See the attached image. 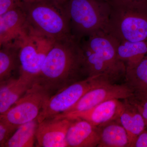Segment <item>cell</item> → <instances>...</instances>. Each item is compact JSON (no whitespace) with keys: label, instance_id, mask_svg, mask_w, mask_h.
I'll list each match as a JSON object with an SVG mask.
<instances>
[{"label":"cell","instance_id":"obj_1","mask_svg":"<svg viewBox=\"0 0 147 147\" xmlns=\"http://www.w3.org/2000/svg\"><path fill=\"white\" fill-rule=\"evenodd\" d=\"M87 78L81 40L71 35L56 40L34 82L53 94Z\"/></svg>","mask_w":147,"mask_h":147},{"label":"cell","instance_id":"obj_2","mask_svg":"<svg viewBox=\"0 0 147 147\" xmlns=\"http://www.w3.org/2000/svg\"><path fill=\"white\" fill-rule=\"evenodd\" d=\"M81 40L88 77L100 76L116 83L125 78L126 69L117 53V40L106 32H101Z\"/></svg>","mask_w":147,"mask_h":147},{"label":"cell","instance_id":"obj_3","mask_svg":"<svg viewBox=\"0 0 147 147\" xmlns=\"http://www.w3.org/2000/svg\"><path fill=\"white\" fill-rule=\"evenodd\" d=\"M65 0L22 1L28 23L34 30L57 40L72 35Z\"/></svg>","mask_w":147,"mask_h":147},{"label":"cell","instance_id":"obj_4","mask_svg":"<svg viewBox=\"0 0 147 147\" xmlns=\"http://www.w3.org/2000/svg\"><path fill=\"white\" fill-rule=\"evenodd\" d=\"M72 36L80 40L107 31L111 5L108 0H65Z\"/></svg>","mask_w":147,"mask_h":147},{"label":"cell","instance_id":"obj_5","mask_svg":"<svg viewBox=\"0 0 147 147\" xmlns=\"http://www.w3.org/2000/svg\"><path fill=\"white\" fill-rule=\"evenodd\" d=\"M111 5L107 32L119 41L147 40V6Z\"/></svg>","mask_w":147,"mask_h":147},{"label":"cell","instance_id":"obj_6","mask_svg":"<svg viewBox=\"0 0 147 147\" xmlns=\"http://www.w3.org/2000/svg\"><path fill=\"white\" fill-rule=\"evenodd\" d=\"M55 41L30 26L27 34L18 42L20 74L31 78L34 82Z\"/></svg>","mask_w":147,"mask_h":147},{"label":"cell","instance_id":"obj_7","mask_svg":"<svg viewBox=\"0 0 147 147\" xmlns=\"http://www.w3.org/2000/svg\"><path fill=\"white\" fill-rule=\"evenodd\" d=\"M112 82L100 76L89 77L65 87L50 96L38 117V123L64 113L92 88L106 82ZM113 83V82H112Z\"/></svg>","mask_w":147,"mask_h":147},{"label":"cell","instance_id":"obj_8","mask_svg":"<svg viewBox=\"0 0 147 147\" xmlns=\"http://www.w3.org/2000/svg\"><path fill=\"white\" fill-rule=\"evenodd\" d=\"M52 94L40 84L34 83L25 94L0 118L18 127L37 119L45 102Z\"/></svg>","mask_w":147,"mask_h":147},{"label":"cell","instance_id":"obj_9","mask_svg":"<svg viewBox=\"0 0 147 147\" xmlns=\"http://www.w3.org/2000/svg\"><path fill=\"white\" fill-rule=\"evenodd\" d=\"M134 96V91L126 83L120 84L106 82L87 92L75 105L61 114L82 112L108 100H125Z\"/></svg>","mask_w":147,"mask_h":147},{"label":"cell","instance_id":"obj_10","mask_svg":"<svg viewBox=\"0 0 147 147\" xmlns=\"http://www.w3.org/2000/svg\"><path fill=\"white\" fill-rule=\"evenodd\" d=\"M124 105V101L119 99H111L85 111L71 114H61L55 117L66 118L71 120H84L94 126L98 127L118 120Z\"/></svg>","mask_w":147,"mask_h":147},{"label":"cell","instance_id":"obj_11","mask_svg":"<svg viewBox=\"0 0 147 147\" xmlns=\"http://www.w3.org/2000/svg\"><path fill=\"white\" fill-rule=\"evenodd\" d=\"M30 27L21 4L0 16V46L17 43L27 34Z\"/></svg>","mask_w":147,"mask_h":147},{"label":"cell","instance_id":"obj_12","mask_svg":"<svg viewBox=\"0 0 147 147\" xmlns=\"http://www.w3.org/2000/svg\"><path fill=\"white\" fill-rule=\"evenodd\" d=\"M72 120L56 117L38 123L36 132L37 146L68 147L66 137Z\"/></svg>","mask_w":147,"mask_h":147},{"label":"cell","instance_id":"obj_13","mask_svg":"<svg viewBox=\"0 0 147 147\" xmlns=\"http://www.w3.org/2000/svg\"><path fill=\"white\" fill-rule=\"evenodd\" d=\"M34 83L32 79L22 74L0 82V115L8 111Z\"/></svg>","mask_w":147,"mask_h":147},{"label":"cell","instance_id":"obj_14","mask_svg":"<svg viewBox=\"0 0 147 147\" xmlns=\"http://www.w3.org/2000/svg\"><path fill=\"white\" fill-rule=\"evenodd\" d=\"M66 142L68 147H98L100 142L98 129L84 120H72Z\"/></svg>","mask_w":147,"mask_h":147},{"label":"cell","instance_id":"obj_15","mask_svg":"<svg viewBox=\"0 0 147 147\" xmlns=\"http://www.w3.org/2000/svg\"><path fill=\"white\" fill-rule=\"evenodd\" d=\"M124 105L118 120L125 129L128 135L129 147H134L139 134L146 128L143 116L128 99L124 100Z\"/></svg>","mask_w":147,"mask_h":147},{"label":"cell","instance_id":"obj_16","mask_svg":"<svg viewBox=\"0 0 147 147\" xmlns=\"http://www.w3.org/2000/svg\"><path fill=\"white\" fill-rule=\"evenodd\" d=\"M117 40L118 57L125 65L126 72L130 71L138 65L147 54V40L132 42Z\"/></svg>","mask_w":147,"mask_h":147},{"label":"cell","instance_id":"obj_17","mask_svg":"<svg viewBox=\"0 0 147 147\" xmlns=\"http://www.w3.org/2000/svg\"><path fill=\"white\" fill-rule=\"evenodd\" d=\"M100 136L98 147H129L127 131L118 120L97 127Z\"/></svg>","mask_w":147,"mask_h":147},{"label":"cell","instance_id":"obj_18","mask_svg":"<svg viewBox=\"0 0 147 147\" xmlns=\"http://www.w3.org/2000/svg\"><path fill=\"white\" fill-rule=\"evenodd\" d=\"M18 67L20 69L18 43L1 46L0 82L13 77L12 74Z\"/></svg>","mask_w":147,"mask_h":147},{"label":"cell","instance_id":"obj_19","mask_svg":"<svg viewBox=\"0 0 147 147\" xmlns=\"http://www.w3.org/2000/svg\"><path fill=\"white\" fill-rule=\"evenodd\" d=\"M125 78L134 91L133 98L141 100L147 92V54L135 68L127 71Z\"/></svg>","mask_w":147,"mask_h":147},{"label":"cell","instance_id":"obj_20","mask_svg":"<svg viewBox=\"0 0 147 147\" xmlns=\"http://www.w3.org/2000/svg\"><path fill=\"white\" fill-rule=\"evenodd\" d=\"M38 123L35 119L18 127L5 147H34Z\"/></svg>","mask_w":147,"mask_h":147},{"label":"cell","instance_id":"obj_21","mask_svg":"<svg viewBox=\"0 0 147 147\" xmlns=\"http://www.w3.org/2000/svg\"><path fill=\"white\" fill-rule=\"evenodd\" d=\"M18 127L0 118V147H5V144Z\"/></svg>","mask_w":147,"mask_h":147},{"label":"cell","instance_id":"obj_22","mask_svg":"<svg viewBox=\"0 0 147 147\" xmlns=\"http://www.w3.org/2000/svg\"><path fill=\"white\" fill-rule=\"evenodd\" d=\"M111 5L129 7L147 6V0H108Z\"/></svg>","mask_w":147,"mask_h":147},{"label":"cell","instance_id":"obj_23","mask_svg":"<svg viewBox=\"0 0 147 147\" xmlns=\"http://www.w3.org/2000/svg\"><path fill=\"white\" fill-rule=\"evenodd\" d=\"M21 0H0V16L21 5Z\"/></svg>","mask_w":147,"mask_h":147},{"label":"cell","instance_id":"obj_24","mask_svg":"<svg viewBox=\"0 0 147 147\" xmlns=\"http://www.w3.org/2000/svg\"><path fill=\"white\" fill-rule=\"evenodd\" d=\"M129 100L131 103L134 104L143 116L147 126V100H138L134 99V98H129Z\"/></svg>","mask_w":147,"mask_h":147},{"label":"cell","instance_id":"obj_25","mask_svg":"<svg viewBox=\"0 0 147 147\" xmlns=\"http://www.w3.org/2000/svg\"><path fill=\"white\" fill-rule=\"evenodd\" d=\"M147 127L137 137L134 147H147Z\"/></svg>","mask_w":147,"mask_h":147},{"label":"cell","instance_id":"obj_26","mask_svg":"<svg viewBox=\"0 0 147 147\" xmlns=\"http://www.w3.org/2000/svg\"><path fill=\"white\" fill-rule=\"evenodd\" d=\"M147 100V92L144 95L143 97L142 98V99L141 100Z\"/></svg>","mask_w":147,"mask_h":147},{"label":"cell","instance_id":"obj_27","mask_svg":"<svg viewBox=\"0 0 147 147\" xmlns=\"http://www.w3.org/2000/svg\"><path fill=\"white\" fill-rule=\"evenodd\" d=\"M21 1L23 2H31L33 1H38V0H21Z\"/></svg>","mask_w":147,"mask_h":147},{"label":"cell","instance_id":"obj_28","mask_svg":"<svg viewBox=\"0 0 147 147\" xmlns=\"http://www.w3.org/2000/svg\"><path fill=\"white\" fill-rule=\"evenodd\" d=\"M146 127H147V126Z\"/></svg>","mask_w":147,"mask_h":147}]
</instances>
